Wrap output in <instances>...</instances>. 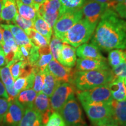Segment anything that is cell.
I'll list each match as a JSON object with an SVG mask.
<instances>
[{
	"label": "cell",
	"mask_w": 126,
	"mask_h": 126,
	"mask_svg": "<svg viewBox=\"0 0 126 126\" xmlns=\"http://www.w3.org/2000/svg\"><path fill=\"white\" fill-rule=\"evenodd\" d=\"M91 37V43L99 50L110 51L126 49V32L123 19L111 8L102 15Z\"/></svg>",
	"instance_id": "cell-1"
},
{
	"label": "cell",
	"mask_w": 126,
	"mask_h": 126,
	"mask_svg": "<svg viewBox=\"0 0 126 126\" xmlns=\"http://www.w3.org/2000/svg\"><path fill=\"white\" fill-rule=\"evenodd\" d=\"M111 70H100L78 71H75L72 79V84L77 90L85 91L109 84L113 81Z\"/></svg>",
	"instance_id": "cell-2"
},
{
	"label": "cell",
	"mask_w": 126,
	"mask_h": 126,
	"mask_svg": "<svg viewBox=\"0 0 126 126\" xmlns=\"http://www.w3.org/2000/svg\"><path fill=\"white\" fill-rule=\"evenodd\" d=\"M96 26L89 23L85 19H81L66 33L63 43L78 47L86 43L92 37Z\"/></svg>",
	"instance_id": "cell-3"
},
{
	"label": "cell",
	"mask_w": 126,
	"mask_h": 126,
	"mask_svg": "<svg viewBox=\"0 0 126 126\" xmlns=\"http://www.w3.org/2000/svg\"><path fill=\"white\" fill-rule=\"evenodd\" d=\"M81 105L94 126L114 124L110 103H81Z\"/></svg>",
	"instance_id": "cell-4"
},
{
	"label": "cell",
	"mask_w": 126,
	"mask_h": 126,
	"mask_svg": "<svg viewBox=\"0 0 126 126\" xmlns=\"http://www.w3.org/2000/svg\"><path fill=\"white\" fill-rule=\"evenodd\" d=\"M59 113L66 126H88L75 94L70 96Z\"/></svg>",
	"instance_id": "cell-5"
},
{
	"label": "cell",
	"mask_w": 126,
	"mask_h": 126,
	"mask_svg": "<svg viewBox=\"0 0 126 126\" xmlns=\"http://www.w3.org/2000/svg\"><path fill=\"white\" fill-rule=\"evenodd\" d=\"M76 94L81 104L109 103L113 100L109 84L88 90H77Z\"/></svg>",
	"instance_id": "cell-6"
},
{
	"label": "cell",
	"mask_w": 126,
	"mask_h": 126,
	"mask_svg": "<svg viewBox=\"0 0 126 126\" xmlns=\"http://www.w3.org/2000/svg\"><path fill=\"white\" fill-rule=\"evenodd\" d=\"M82 9L71 11L62 14L58 19L53 27L54 34L57 38L63 40L66 33L72 26L82 19Z\"/></svg>",
	"instance_id": "cell-7"
},
{
	"label": "cell",
	"mask_w": 126,
	"mask_h": 126,
	"mask_svg": "<svg viewBox=\"0 0 126 126\" xmlns=\"http://www.w3.org/2000/svg\"><path fill=\"white\" fill-rule=\"evenodd\" d=\"M76 91V88L72 83H60L50 97L52 111L60 113L70 96L75 94Z\"/></svg>",
	"instance_id": "cell-8"
},
{
	"label": "cell",
	"mask_w": 126,
	"mask_h": 126,
	"mask_svg": "<svg viewBox=\"0 0 126 126\" xmlns=\"http://www.w3.org/2000/svg\"><path fill=\"white\" fill-rule=\"evenodd\" d=\"M61 4L60 0H47L38 8V14L53 29L60 16Z\"/></svg>",
	"instance_id": "cell-9"
},
{
	"label": "cell",
	"mask_w": 126,
	"mask_h": 126,
	"mask_svg": "<svg viewBox=\"0 0 126 126\" xmlns=\"http://www.w3.org/2000/svg\"><path fill=\"white\" fill-rule=\"evenodd\" d=\"M109 8L108 5L106 4L86 0L81 9L84 19L89 23L97 26L102 15Z\"/></svg>",
	"instance_id": "cell-10"
},
{
	"label": "cell",
	"mask_w": 126,
	"mask_h": 126,
	"mask_svg": "<svg viewBox=\"0 0 126 126\" xmlns=\"http://www.w3.org/2000/svg\"><path fill=\"white\" fill-rule=\"evenodd\" d=\"M47 68L48 71L60 83H72V79L75 71L73 70L72 68L64 67L59 61L53 59Z\"/></svg>",
	"instance_id": "cell-11"
},
{
	"label": "cell",
	"mask_w": 126,
	"mask_h": 126,
	"mask_svg": "<svg viewBox=\"0 0 126 126\" xmlns=\"http://www.w3.org/2000/svg\"><path fill=\"white\" fill-rule=\"evenodd\" d=\"M25 109L16 99L11 102L2 123L4 126H18L25 113Z\"/></svg>",
	"instance_id": "cell-12"
},
{
	"label": "cell",
	"mask_w": 126,
	"mask_h": 126,
	"mask_svg": "<svg viewBox=\"0 0 126 126\" xmlns=\"http://www.w3.org/2000/svg\"><path fill=\"white\" fill-rule=\"evenodd\" d=\"M34 109L40 114L43 125L46 123L53 113L50 105V98L42 92L37 94L33 105Z\"/></svg>",
	"instance_id": "cell-13"
},
{
	"label": "cell",
	"mask_w": 126,
	"mask_h": 126,
	"mask_svg": "<svg viewBox=\"0 0 126 126\" xmlns=\"http://www.w3.org/2000/svg\"><path fill=\"white\" fill-rule=\"evenodd\" d=\"M76 68L78 71H88L107 70L110 69V68L106 60L79 58L77 60Z\"/></svg>",
	"instance_id": "cell-14"
},
{
	"label": "cell",
	"mask_w": 126,
	"mask_h": 126,
	"mask_svg": "<svg viewBox=\"0 0 126 126\" xmlns=\"http://www.w3.org/2000/svg\"><path fill=\"white\" fill-rule=\"evenodd\" d=\"M110 105L114 124L118 126H126V99L122 101L113 99Z\"/></svg>",
	"instance_id": "cell-15"
},
{
	"label": "cell",
	"mask_w": 126,
	"mask_h": 126,
	"mask_svg": "<svg viewBox=\"0 0 126 126\" xmlns=\"http://www.w3.org/2000/svg\"><path fill=\"white\" fill-rule=\"evenodd\" d=\"M76 54L77 56L81 59L106 60L100 50L92 43H84L79 46L76 50Z\"/></svg>",
	"instance_id": "cell-16"
},
{
	"label": "cell",
	"mask_w": 126,
	"mask_h": 126,
	"mask_svg": "<svg viewBox=\"0 0 126 126\" xmlns=\"http://www.w3.org/2000/svg\"><path fill=\"white\" fill-rule=\"evenodd\" d=\"M77 60L75 47L67 43H63L58 61L64 67L72 68L76 65Z\"/></svg>",
	"instance_id": "cell-17"
},
{
	"label": "cell",
	"mask_w": 126,
	"mask_h": 126,
	"mask_svg": "<svg viewBox=\"0 0 126 126\" xmlns=\"http://www.w3.org/2000/svg\"><path fill=\"white\" fill-rule=\"evenodd\" d=\"M18 126H43L40 114L33 106L25 109L22 119Z\"/></svg>",
	"instance_id": "cell-18"
},
{
	"label": "cell",
	"mask_w": 126,
	"mask_h": 126,
	"mask_svg": "<svg viewBox=\"0 0 126 126\" xmlns=\"http://www.w3.org/2000/svg\"><path fill=\"white\" fill-rule=\"evenodd\" d=\"M18 14L16 0H2L1 20L8 23L12 22Z\"/></svg>",
	"instance_id": "cell-19"
},
{
	"label": "cell",
	"mask_w": 126,
	"mask_h": 126,
	"mask_svg": "<svg viewBox=\"0 0 126 126\" xmlns=\"http://www.w3.org/2000/svg\"><path fill=\"white\" fill-rule=\"evenodd\" d=\"M113 100L122 101L126 99V86L123 79H114L109 83Z\"/></svg>",
	"instance_id": "cell-20"
},
{
	"label": "cell",
	"mask_w": 126,
	"mask_h": 126,
	"mask_svg": "<svg viewBox=\"0 0 126 126\" xmlns=\"http://www.w3.org/2000/svg\"><path fill=\"white\" fill-rule=\"evenodd\" d=\"M43 72L45 74V81L41 92L50 97L60 82L48 71L47 67Z\"/></svg>",
	"instance_id": "cell-21"
},
{
	"label": "cell",
	"mask_w": 126,
	"mask_h": 126,
	"mask_svg": "<svg viewBox=\"0 0 126 126\" xmlns=\"http://www.w3.org/2000/svg\"><path fill=\"white\" fill-rule=\"evenodd\" d=\"M7 26L13 34L17 45L26 46H31L33 45L25 31L21 28L15 25L9 24L7 25Z\"/></svg>",
	"instance_id": "cell-22"
},
{
	"label": "cell",
	"mask_w": 126,
	"mask_h": 126,
	"mask_svg": "<svg viewBox=\"0 0 126 126\" xmlns=\"http://www.w3.org/2000/svg\"><path fill=\"white\" fill-rule=\"evenodd\" d=\"M33 28L43 36L50 43L53 34L52 28L39 14L33 21Z\"/></svg>",
	"instance_id": "cell-23"
},
{
	"label": "cell",
	"mask_w": 126,
	"mask_h": 126,
	"mask_svg": "<svg viewBox=\"0 0 126 126\" xmlns=\"http://www.w3.org/2000/svg\"><path fill=\"white\" fill-rule=\"evenodd\" d=\"M39 51L40 57L34 65V68L36 71H44L53 57L50 52L49 46L39 48Z\"/></svg>",
	"instance_id": "cell-24"
},
{
	"label": "cell",
	"mask_w": 126,
	"mask_h": 126,
	"mask_svg": "<svg viewBox=\"0 0 126 126\" xmlns=\"http://www.w3.org/2000/svg\"><path fill=\"white\" fill-rule=\"evenodd\" d=\"M37 94V93L32 88L25 89L19 94L16 97V100L20 105L24 107L25 109H26L33 106Z\"/></svg>",
	"instance_id": "cell-25"
},
{
	"label": "cell",
	"mask_w": 126,
	"mask_h": 126,
	"mask_svg": "<svg viewBox=\"0 0 126 126\" xmlns=\"http://www.w3.org/2000/svg\"><path fill=\"white\" fill-rule=\"evenodd\" d=\"M16 2L18 14L23 18L34 21L37 15H38V11L35 7L34 6H30L23 4L19 0H16Z\"/></svg>",
	"instance_id": "cell-26"
},
{
	"label": "cell",
	"mask_w": 126,
	"mask_h": 126,
	"mask_svg": "<svg viewBox=\"0 0 126 126\" xmlns=\"http://www.w3.org/2000/svg\"><path fill=\"white\" fill-rule=\"evenodd\" d=\"M33 45L38 48L49 46V42L34 28H31L25 32Z\"/></svg>",
	"instance_id": "cell-27"
},
{
	"label": "cell",
	"mask_w": 126,
	"mask_h": 126,
	"mask_svg": "<svg viewBox=\"0 0 126 126\" xmlns=\"http://www.w3.org/2000/svg\"><path fill=\"white\" fill-rule=\"evenodd\" d=\"M126 59V49H113L109 51L108 61L111 68L117 67Z\"/></svg>",
	"instance_id": "cell-28"
},
{
	"label": "cell",
	"mask_w": 126,
	"mask_h": 126,
	"mask_svg": "<svg viewBox=\"0 0 126 126\" xmlns=\"http://www.w3.org/2000/svg\"><path fill=\"white\" fill-rule=\"evenodd\" d=\"M60 16L66 12L81 9L86 0H60Z\"/></svg>",
	"instance_id": "cell-29"
},
{
	"label": "cell",
	"mask_w": 126,
	"mask_h": 126,
	"mask_svg": "<svg viewBox=\"0 0 126 126\" xmlns=\"http://www.w3.org/2000/svg\"><path fill=\"white\" fill-rule=\"evenodd\" d=\"M63 42L60 39L57 38L54 34H52L51 39L50 41L49 47L51 54L53 56V59L59 61L60 53L63 47Z\"/></svg>",
	"instance_id": "cell-30"
},
{
	"label": "cell",
	"mask_w": 126,
	"mask_h": 126,
	"mask_svg": "<svg viewBox=\"0 0 126 126\" xmlns=\"http://www.w3.org/2000/svg\"><path fill=\"white\" fill-rule=\"evenodd\" d=\"M10 64H7L4 67H0V78L5 86H11L14 85V80L11 72Z\"/></svg>",
	"instance_id": "cell-31"
},
{
	"label": "cell",
	"mask_w": 126,
	"mask_h": 126,
	"mask_svg": "<svg viewBox=\"0 0 126 126\" xmlns=\"http://www.w3.org/2000/svg\"><path fill=\"white\" fill-rule=\"evenodd\" d=\"M12 23H14L18 27L21 28L25 32L28 29H31V28H33V21L23 18L19 14H18L16 15Z\"/></svg>",
	"instance_id": "cell-32"
},
{
	"label": "cell",
	"mask_w": 126,
	"mask_h": 126,
	"mask_svg": "<svg viewBox=\"0 0 126 126\" xmlns=\"http://www.w3.org/2000/svg\"><path fill=\"white\" fill-rule=\"evenodd\" d=\"M34 71H35V76H34L33 85L32 89L37 94H39L42 92V88H43L44 85L45 74H44L43 71H36L35 69H34Z\"/></svg>",
	"instance_id": "cell-33"
},
{
	"label": "cell",
	"mask_w": 126,
	"mask_h": 126,
	"mask_svg": "<svg viewBox=\"0 0 126 126\" xmlns=\"http://www.w3.org/2000/svg\"><path fill=\"white\" fill-rule=\"evenodd\" d=\"M43 126H66L64 119L59 113L53 112Z\"/></svg>",
	"instance_id": "cell-34"
},
{
	"label": "cell",
	"mask_w": 126,
	"mask_h": 126,
	"mask_svg": "<svg viewBox=\"0 0 126 126\" xmlns=\"http://www.w3.org/2000/svg\"><path fill=\"white\" fill-rule=\"evenodd\" d=\"M113 78L114 79H123L126 77V59L124 62L120 64L117 67L111 68Z\"/></svg>",
	"instance_id": "cell-35"
},
{
	"label": "cell",
	"mask_w": 126,
	"mask_h": 126,
	"mask_svg": "<svg viewBox=\"0 0 126 126\" xmlns=\"http://www.w3.org/2000/svg\"><path fill=\"white\" fill-rule=\"evenodd\" d=\"M25 63V61H18L11 66V72L12 78H13L14 81L17 78H18L19 77H20L21 75Z\"/></svg>",
	"instance_id": "cell-36"
},
{
	"label": "cell",
	"mask_w": 126,
	"mask_h": 126,
	"mask_svg": "<svg viewBox=\"0 0 126 126\" xmlns=\"http://www.w3.org/2000/svg\"><path fill=\"white\" fill-rule=\"evenodd\" d=\"M11 102L8 99L0 97V123L2 122L5 115L7 113Z\"/></svg>",
	"instance_id": "cell-37"
},
{
	"label": "cell",
	"mask_w": 126,
	"mask_h": 126,
	"mask_svg": "<svg viewBox=\"0 0 126 126\" xmlns=\"http://www.w3.org/2000/svg\"><path fill=\"white\" fill-rule=\"evenodd\" d=\"M120 18L126 19V0L118 3L113 8Z\"/></svg>",
	"instance_id": "cell-38"
},
{
	"label": "cell",
	"mask_w": 126,
	"mask_h": 126,
	"mask_svg": "<svg viewBox=\"0 0 126 126\" xmlns=\"http://www.w3.org/2000/svg\"><path fill=\"white\" fill-rule=\"evenodd\" d=\"M5 87L7 94L8 95L9 101L11 102L12 100L16 99V97L19 93L15 90V88L14 87V85L11 86H5Z\"/></svg>",
	"instance_id": "cell-39"
},
{
	"label": "cell",
	"mask_w": 126,
	"mask_h": 126,
	"mask_svg": "<svg viewBox=\"0 0 126 126\" xmlns=\"http://www.w3.org/2000/svg\"><path fill=\"white\" fill-rule=\"evenodd\" d=\"M0 97H5V98L8 99V95L7 94L5 87L1 81H0Z\"/></svg>",
	"instance_id": "cell-40"
},
{
	"label": "cell",
	"mask_w": 126,
	"mask_h": 126,
	"mask_svg": "<svg viewBox=\"0 0 126 126\" xmlns=\"http://www.w3.org/2000/svg\"><path fill=\"white\" fill-rule=\"evenodd\" d=\"M91 1H96V2H98L102 4H106L108 5L109 8H112V4H111V0H91Z\"/></svg>",
	"instance_id": "cell-41"
},
{
	"label": "cell",
	"mask_w": 126,
	"mask_h": 126,
	"mask_svg": "<svg viewBox=\"0 0 126 126\" xmlns=\"http://www.w3.org/2000/svg\"><path fill=\"white\" fill-rule=\"evenodd\" d=\"M47 0H33V5L35 7V8L38 10V8L40 5L43 4L45 3Z\"/></svg>",
	"instance_id": "cell-42"
},
{
	"label": "cell",
	"mask_w": 126,
	"mask_h": 126,
	"mask_svg": "<svg viewBox=\"0 0 126 126\" xmlns=\"http://www.w3.org/2000/svg\"><path fill=\"white\" fill-rule=\"evenodd\" d=\"M5 65H7L5 58V55L0 54V67H4Z\"/></svg>",
	"instance_id": "cell-43"
},
{
	"label": "cell",
	"mask_w": 126,
	"mask_h": 126,
	"mask_svg": "<svg viewBox=\"0 0 126 126\" xmlns=\"http://www.w3.org/2000/svg\"><path fill=\"white\" fill-rule=\"evenodd\" d=\"M123 1V0H111V4H112V8H113L114 7L116 4H118V3L121 2Z\"/></svg>",
	"instance_id": "cell-44"
},
{
	"label": "cell",
	"mask_w": 126,
	"mask_h": 126,
	"mask_svg": "<svg viewBox=\"0 0 126 126\" xmlns=\"http://www.w3.org/2000/svg\"><path fill=\"white\" fill-rule=\"evenodd\" d=\"M3 43V39H2V31H1V26H0V46Z\"/></svg>",
	"instance_id": "cell-45"
},
{
	"label": "cell",
	"mask_w": 126,
	"mask_h": 126,
	"mask_svg": "<svg viewBox=\"0 0 126 126\" xmlns=\"http://www.w3.org/2000/svg\"><path fill=\"white\" fill-rule=\"evenodd\" d=\"M100 126H118L115 124H105V125Z\"/></svg>",
	"instance_id": "cell-46"
},
{
	"label": "cell",
	"mask_w": 126,
	"mask_h": 126,
	"mask_svg": "<svg viewBox=\"0 0 126 126\" xmlns=\"http://www.w3.org/2000/svg\"><path fill=\"white\" fill-rule=\"evenodd\" d=\"M2 0H0V16H1V8H2ZM0 20H1V18H0Z\"/></svg>",
	"instance_id": "cell-47"
},
{
	"label": "cell",
	"mask_w": 126,
	"mask_h": 126,
	"mask_svg": "<svg viewBox=\"0 0 126 126\" xmlns=\"http://www.w3.org/2000/svg\"><path fill=\"white\" fill-rule=\"evenodd\" d=\"M0 54H4V51H3V49H2V47H1V46H0Z\"/></svg>",
	"instance_id": "cell-48"
},
{
	"label": "cell",
	"mask_w": 126,
	"mask_h": 126,
	"mask_svg": "<svg viewBox=\"0 0 126 126\" xmlns=\"http://www.w3.org/2000/svg\"><path fill=\"white\" fill-rule=\"evenodd\" d=\"M123 25H124V28L126 32V20H123Z\"/></svg>",
	"instance_id": "cell-49"
},
{
	"label": "cell",
	"mask_w": 126,
	"mask_h": 126,
	"mask_svg": "<svg viewBox=\"0 0 126 126\" xmlns=\"http://www.w3.org/2000/svg\"><path fill=\"white\" fill-rule=\"evenodd\" d=\"M124 83H125V85H126V77L124 79Z\"/></svg>",
	"instance_id": "cell-50"
}]
</instances>
